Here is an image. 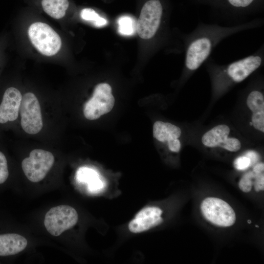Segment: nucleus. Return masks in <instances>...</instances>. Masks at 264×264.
Listing matches in <instances>:
<instances>
[{
  "mask_svg": "<svg viewBox=\"0 0 264 264\" xmlns=\"http://www.w3.org/2000/svg\"><path fill=\"white\" fill-rule=\"evenodd\" d=\"M81 17L84 20L92 22L94 25L101 27L106 25L107 21L91 8H85L81 12Z\"/></svg>",
  "mask_w": 264,
  "mask_h": 264,
  "instance_id": "nucleus-19",
  "label": "nucleus"
},
{
  "mask_svg": "<svg viewBox=\"0 0 264 264\" xmlns=\"http://www.w3.org/2000/svg\"><path fill=\"white\" fill-rule=\"evenodd\" d=\"M22 96L20 90L15 87L5 89L0 101V125H5L17 119Z\"/></svg>",
  "mask_w": 264,
  "mask_h": 264,
  "instance_id": "nucleus-11",
  "label": "nucleus"
},
{
  "mask_svg": "<svg viewBox=\"0 0 264 264\" xmlns=\"http://www.w3.org/2000/svg\"><path fill=\"white\" fill-rule=\"evenodd\" d=\"M264 170V163H259L255 165L253 169V172L255 174L263 173Z\"/></svg>",
  "mask_w": 264,
  "mask_h": 264,
  "instance_id": "nucleus-27",
  "label": "nucleus"
},
{
  "mask_svg": "<svg viewBox=\"0 0 264 264\" xmlns=\"http://www.w3.org/2000/svg\"><path fill=\"white\" fill-rule=\"evenodd\" d=\"M78 215L72 207L61 205L51 208L45 214L44 225L52 236H58L77 222Z\"/></svg>",
  "mask_w": 264,
  "mask_h": 264,
  "instance_id": "nucleus-6",
  "label": "nucleus"
},
{
  "mask_svg": "<svg viewBox=\"0 0 264 264\" xmlns=\"http://www.w3.org/2000/svg\"><path fill=\"white\" fill-rule=\"evenodd\" d=\"M114 103L110 85L107 83L99 84L95 87L91 98L84 105V115L87 119H97L109 112Z\"/></svg>",
  "mask_w": 264,
  "mask_h": 264,
  "instance_id": "nucleus-8",
  "label": "nucleus"
},
{
  "mask_svg": "<svg viewBox=\"0 0 264 264\" xmlns=\"http://www.w3.org/2000/svg\"><path fill=\"white\" fill-rule=\"evenodd\" d=\"M168 146L170 151L176 153L179 152L181 148L180 142L178 139L168 142Z\"/></svg>",
  "mask_w": 264,
  "mask_h": 264,
  "instance_id": "nucleus-25",
  "label": "nucleus"
},
{
  "mask_svg": "<svg viewBox=\"0 0 264 264\" xmlns=\"http://www.w3.org/2000/svg\"><path fill=\"white\" fill-rule=\"evenodd\" d=\"M251 164L250 159L245 155L237 158L234 162L235 168L238 170H244L247 169Z\"/></svg>",
  "mask_w": 264,
  "mask_h": 264,
  "instance_id": "nucleus-23",
  "label": "nucleus"
},
{
  "mask_svg": "<svg viewBox=\"0 0 264 264\" xmlns=\"http://www.w3.org/2000/svg\"><path fill=\"white\" fill-rule=\"evenodd\" d=\"M264 63V44L251 54L226 65L217 64L211 57L204 63L216 82L223 84L221 85L222 87L225 84H237L243 81L261 67Z\"/></svg>",
  "mask_w": 264,
  "mask_h": 264,
  "instance_id": "nucleus-2",
  "label": "nucleus"
},
{
  "mask_svg": "<svg viewBox=\"0 0 264 264\" xmlns=\"http://www.w3.org/2000/svg\"><path fill=\"white\" fill-rule=\"evenodd\" d=\"M9 175L7 160L4 153L0 151V184L4 183Z\"/></svg>",
  "mask_w": 264,
  "mask_h": 264,
  "instance_id": "nucleus-21",
  "label": "nucleus"
},
{
  "mask_svg": "<svg viewBox=\"0 0 264 264\" xmlns=\"http://www.w3.org/2000/svg\"><path fill=\"white\" fill-rule=\"evenodd\" d=\"M27 244V240L16 233L0 234V256L14 255L23 251Z\"/></svg>",
  "mask_w": 264,
  "mask_h": 264,
  "instance_id": "nucleus-14",
  "label": "nucleus"
},
{
  "mask_svg": "<svg viewBox=\"0 0 264 264\" xmlns=\"http://www.w3.org/2000/svg\"><path fill=\"white\" fill-rule=\"evenodd\" d=\"M77 177L80 181L87 183L88 189L92 192H100L105 187L104 182L99 177L98 173L92 169L80 168Z\"/></svg>",
  "mask_w": 264,
  "mask_h": 264,
  "instance_id": "nucleus-16",
  "label": "nucleus"
},
{
  "mask_svg": "<svg viewBox=\"0 0 264 264\" xmlns=\"http://www.w3.org/2000/svg\"><path fill=\"white\" fill-rule=\"evenodd\" d=\"M230 132L227 125H217L203 134L201 139L202 144L208 147L220 146L230 152H237L241 148V143L237 138L228 137Z\"/></svg>",
  "mask_w": 264,
  "mask_h": 264,
  "instance_id": "nucleus-10",
  "label": "nucleus"
},
{
  "mask_svg": "<svg viewBox=\"0 0 264 264\" xmlns=\"http://www.w3.org/2000/svg\"><path fill=\"white\" fill-rule=\"evenodd\" d=\"M163 9L159 0H150L143 5L136 22L139 36L145 40L154 38L162 23Z\"/></svg>",
  "mask_w": 264,
  "mask_h": 264,
  "instance_id": "nucleus-5",
  "label": "nucleus"
},
{
  "mask_svg": "<svg viewBox=\"0 0 264 264\" xmlns=\"http://www.w3.org/2000/svg\"><path fill=\"white\" fill-rule=\"evenodd\" d=\"M162 210L156 206L142 208L128 224L129 230L132 233H139L157 226L163 221L161 215Z\"/></svg>",
  "mask_w": 264,
  "mask_h": 264,
  "instance_id": "nucleus-12",
  "label": "nucleus"
},
{
  "mask_svg": "<svg viewBox=\"0 0 264 264\" xmlns=\"http://www.w3.org/2000/svg\"><path fill=\"white\" fill-rule=\"evenodd\" d=\"M20 113L23 131L30 134L39 132L43 127L40 103L35 95L27 92L22 96Z\"/></svg>",
  "mask_w": 264,
  "mask_h": 264,
  "instance_id": "nucleus-9",
  "label": "nucleus"
},
{
  "mask_svg": "<svg viewBox=\"0 0 264 264\" xmlns=\"http://www.w3.org/2000/svg\"><path fill=\"white\" fill-rule=\"evenodd\" d=\"M54 162L53 154L42 149L32 150L28 157L22 162V168L26 177L32 182L43 180L49 171Z\"/></svg>",
  "mask_w": 264,
  "mask_h": 264,
  "instance_id": "nucleus-7",
  "label": "nucleus"
},
{
  "mask_svg": "<svg viewBox=\"0 0 264 264\" xmlns=\"http://www.w3.org/2000/svg\"><path fill=\"white\" fill-rule=\"evenodd\" d=\"M255 0H226L230 7L235 10H246L255 2Z\"/></svg>",
  "mask_w": 264,
  "mask_h": 264,
  "instance_id": "nucleus-22",
  "label": "nucleus"
},
{
  "mask_svg": "<svg viewBox=\"0 0 264 264\" xmlns=\"http://www.w3.org/2000/svg\"><path fill=\"white\" fill-rule=\"evenodd\" d=\"M245 156L249 157L251 161V164L256 162L258 159V154L254 151H248L245 154Z\"/></svg>",
  "mask_w": 264,
  "mask_h": 264,
  "instance_id": "nucleus-26",
  "label": "nucleus"
},
{
  "mask_svg": "<svg viewBox=\"0 0 264 264\" xmlns=\"http://www.w3.org/2000/svg\"><path fill=\"white\" fill-rule=\"evenodd\" d=\"M254 177L255 173L253 171L248 172L244 174L239 182V189L244 193L250 192L253 185V179Z\"/></svg>",
  "mask_w": 264,
  "mask_h": 264,
  "instance_id": "nucleus-20",
  "label": "nucleus"
},
{
  "mask_svg": "<svg viewBox=\"0 0 264 264\" xmlns=\"http://www.w3.org/2000/svg\"><path fill=\"white\" fill-rule=\"evenodd\" d=\"M118 31L119 33L125 36H131L136 31V22L135 20L129 16L120 17L118 21Z\"/></svg>",
  "mask_w": 264,
  "mask_h": 264,
  "instance_id": "nucleus-18",
  "label": "nucleus"
},
{
  "mask_svg": "<svg viewBox=\"0 0 264 264\" xmlns=\"http://www.w3.org/2000/svg\"><path fill=\"white\" fill-rule=\"evenodd\" d=\"M246 104L252 111V123L256 130L264 132V97L261 91L252 90L248 93Z\"/></svg>",
  "mask_w": 264,
  "mask_h": 264,
  "instance_id": "nucleus-13",
  "label": "nucleus"
},
{
  "mask_svg": "<svg viewBox=\"0 0 264 264\" xmlns=\"http://www.w3.org/2000/svg\"><path fill=\"white\" fill-rule=\"evenodd\" d=\"M204 218L211 224L220 227H228L236 222V216L233 208L224 200L217 197L204 198L200 205Z\"/></svg>",
  "mask_w": 264,
  "mask_h": 264,
  "instance_id": "nucleus-3",
  "label": "nucleus"
},
{
  "mask_svg": "<svg viewBox=\"0 0 264 264\" xmlns=\"http://www.w3.org/2000/svg\"><path fill=\"white\" fill-rule=\"evenodd\" d=\"M28 34L33 46L44 55H54L61 47L60 36L45 23L36 22L32 23L28 28Z\"/></svg>",
  "mask_w": 264,
  "mask_h": 264,
  "instance_id": "nucleus-4",
  "label": "nucleus"
},
{
  "mask_svg": "<svg viewBox=\"0 0 264 264\" xmlns=\"http://www.w3.org/2000/svg\"><path fill=\"white\" fill-rule=\"evenodd\" d=\"M181 134L180 129L170 123L157 121L153 126L154 137L162 142L178 139Z\"/></svg>",
  "mask_w": 264,
  "mask_h": 264,
  "instance_id": "nucleus-15",
  "label": "nucleus"
},
{
  "mask_svg": "<svg viewBox=\"0 0 264 264\" xmlns=\"http://www.w3.org/2000/svg\"><path fill=\"white\" fill-rule=\"evenodd\" d=\"M69 5L68 0H42L44 11L55 19L62 18L66 14Z\"/></svg>",
  "mask_w": 264,
  "mask_h": 264,
  "instance_id": "nucleus-17",
  "label": "nucleus"
},
{
  "mask_svg": "<svg viewBox=\"0 0 264 264\" xmlns=\"http://www.w3.org/2000/svg\"><path fill=\"white\" fill-rule=\"evenodd\" d=\"M254 181L253 182V185L255 188V190L257 192L260 191H264V172L255 174L254 177Z\"/></svg>",
  "mask_w": 264,
  "mask_h": 264,
  "instance_id": "nucleus-24",
  "label": "nucleus"
},
{
  "mask_svg": "<svg viewBox=\"0 0 264 264\" xmlns=\"http://www.w3.org/2000/svg\"><path fill=\"white\" fill-rule=\"evenodd\" d=\"M264 23L262 19L230 26L199 21L194 30L182 34L180 37L185 52L184 67L186 73L191 74L198 69L224 39L242 31L261 27Z\"/></svg>",
  "mask_w": 264,
  "mask_h": 264,
  "instance_id": "nucleus-1",
  "label": "nucleus"
}]
</instances>
